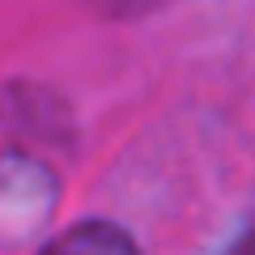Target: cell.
<instances>
[{"label":"cell","mask_w":255,"mask_h":255,"mask_svg":"<svg viewBox=\"0 0 255 255\" xmlns=\"http://www.w3.org/2000/svg\"><path fill=\"white\" fill-rule=\"evenodd\" d=\"M43 255H140V251L111 221H81L68 234H60L51 247H43Z\"/></svg>","instance_id":"obj_1"},{"label":"cell","mask_w":255,"mask_h":255,"mask_svg":"<svg viewBox=\"0 0 255 255\" xmlns=\"http://www.w3.org/2000/svg\"><path fill=\"white\" fill-rule=\"evenodd\" d=\"M234 255H255V230H251V234H247L243 243L234 247Z\"/></svg>","instance_id":"obj_3"},{"label":"cell","mask_w":255,"mask_h":255,"mask_svg":"<svg viewBox=\"0 0 255 255\" xmlns=\"http://www.w3.org/2000/svg\"><path fill=\"white\" fill-rule=\"evenodd\" d=\"M90 4L102 17H145V13L162 9L166 0H90Z\"/></svg>","instance_id":"obj_2"}]
</instances>
